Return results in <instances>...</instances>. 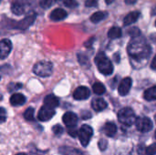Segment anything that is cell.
Returning a JSON list of instances; mask_svg holds the SVG:
<instances>
[{
	"instance_id": "6da1fadb",
	"label": "cell",
	"mask_w": 156,
	"mask_h": 155,
	"mask_svg": "<svg viewBox=\"0 0 156 155\" xmlns=\"http://www.w3.org/2000/svg\"><path fill=\"white\" fill-rule=\"evenodd\" d=\"M128 52L131 58L135 61L146 60L152 52V48L146 43L145 39L137 37H133L128 46Z\"/></svg>"
},
{
	"instance_id": "7a4b0ae2",
	"label": "cell",
	"mask_w": 156,
	"mask_h": 155,
	"mask_svg": "<svg viewBox=\"0 0 156 155\" xmlns=\"http://www.w3.org/2000/svg\"><path fill=\"white\" fill-rule=\"evenodd\" d=\"M95 64L99 71L103 75H111L113 72V66L108 57L103 53L101 52L95 57Z\"/></svg>"
},
{
	"instance_id": "3957f363",
	"label": "cell",
	"mask_w": 156,
	"mask_h": 155,
	"mask_svg": "<svg viewBox=\"0 0 156 155\" xmlns=\"http://www.w3.org/2000/svg\"><path fill=\"white\" fill-rule=\"evenodd\" d=\"M119 122L125 126H132L135 121V113L131 108H123L118 112Z\"/></svg>"
},
{
	"instance_id": "277c9868",
	"label": "cell",
	"mask_w": 156,
	"mask_h": 155,
	"mask_svg": "<svg viewBox=\"0 0 156 155\" xmlns=\"http://www.w3.org/2000/svg\"><path fill=\"white\" fill-rule=\"evenodd\" d=\"M52 63L49 61H39L35 64L33 68V72L38 77H48L52 73Z\"/></svg>"
},
{
	"instance_id": "5b68a950",
	"label": "cell",
	"mask_w": 156,
	"mask_h": 155,
	"mask_svg": "<svg viewBox=\"0 0 156 155\" xmlns=\"http://www.w3.org/2000/svg\"><path fill=\"white\" fill-rule=\"evenodd\" d=\"M93 135V130L90 126L87 125V124H84L80 127V131H79V139H80V142L81 143V145L83 147H86L88 146L91 137Z\"/></svg>"
},
{
	"instance_id": "8992f818",
	"label": "cell",
	"mask_w": 156,
	"mask_h": 155,
	"mask_svg": "<svg viewBox=\"0 0 156 155\" xmlns=\"http://www.w3.org/2000/svg\"><path fill=\"white\" fill-rule=\"evenodd\" d=\"M135 126L139 132H148L153 129V122L147 117H139L135 121Z\"/></svg>"
},
{
	"instance_id": "52a82bcc",
	"label": "cell",
	"mask_w": 156,
	"mask_h": 155,
	"mask_svg": "<svg viewBox=\"0 0 156 155\" xmlns=\"http://www.w3.org/2000/svg\"><path fill=\"white\" fill-rule=\"evenodd\" d=\"M55 113H56L55 109H52L50 107H48V106L44 105V106L41 107V109L38 111L37 119L40 122H48V121L51 120L54 117Z\"/></svg>"
},
{
	"instance_id": "ba28073f",
	"label": "cell",
	"mask_w": 156,
	"mask_h": 155,
	"mask_svg": "<svg viewBox=\"0 0 156 155\" xmlns=\"http://www.w3.org/2000/svg\"><path fill=\"white\" fill-rule=\"evenodd\" d=\"M36 19V14L31 12L30 14H28L26 17H24L21 21H19L16 25V27L20 29V30H26L35 21Z\"/></svg>"
},
{
	"instance_id": "9c48e42d",
	"label": "cell",
	"mask_w": 156,
	"mask_h": 155,
	"mask_svg": "<svg viewBox=\"0 0 156 155\" xmlns=\"http://www.w3.org/2000/svg\"><path fill=\"white\" fill-rule=\"evenodd\" d=\"M12 49V43L9 39H3L0 41V59L8 57Z\"/></svg>"
},
{
	"instance_id": "30bf717a",
	"label": "cell",
	"mask_w": 156,
	"mask_h": 155,
	"mask_svg": "<svg viewBox=\"0 0 156 155\" xmlns=\"http://www.w3.org/2000/svg\"><path fill=\"white\" fill-rule=\"evenodd\" d=\"M90 95V91L87 87L81 86L79 87L75 90L74 93H73V98L77 100H87Z\"/></svg>"
},
{
	"instance_id": "8fae6325",
	"label": "cell",
	"mask_w": 156,
	"mask_h": 155,
	"mask_svg": "<svg viewBox=\"0 0 156 155\" xmlns=\"http://www.w3.org/2000/svg\"><path fill=\"white\" fill-rule=\"evenodd\" d=\"M132 84H133V81H132V79L131 78H125L123 79L120 85H119V88H118V92L121 96H125L129 93L131 88H132Z\"/></svg>"
},
{
	"instance_id": "7c38bea8",
	"label": "cell",
	"mask_w": 156,
	"mask_h": 155,
	"mask_svg": "<svg viewBox=\"0 0 156 155\" xmlns=\"http://www.w3.org/2000/svg\"><path fill=\"white\" fill-rule=\"evenodd\" d=\"M62 121L64 122V124L69 128V127H74L77 125L78 122V116L71 111H68L66 112L63 117H62Z\"/></svg>"
},
{
	"instance_id": "4fadbf2b",
	"label": "cell",
	"mask_w": 156,
	"mask_h": 155,
	"mask_svg": "<svg viewBox=\"0 0 156 155\" xmlns=\"http://www.w3.org/2000/svg\"><path fill=\"white\" fill-rule=\"evenodd\" d=\"M26 97L21 93H15L10 97V104L12 106H21L26 103Z\"/></svg>"
},
{
	"instance_id": "5bb4252c",
	"label": "cell",
	"mask_w": 156,
	"mask_h": 155,
	"mask_svg": "<svg viewBox=\"0 0 156 155\" xmlns=\"http://www.w3.org/2000/svg\"><path fill=\"white\" fill-rule=\"evenodd\" d=\"M67 12L62 8H56L50 13V18L54 21H60L67 17Z\"/></svg>"
},
{
	"instance_id": "9a60e30c",
	"label": "cell",
	"mask_w": 156,
	"mask_h": 155,
	"mask_svg": "<svg viewBox=\"0 0 156 155\" xmlns=\"http://www.w3.org/2000/svg\"><path fill=\"white\" fill-rule=\"evenodd\" d=\"M91 106L94 111H101L107 108V102L101 98H95L91 102Z\"/></svg>"
},
{
	"instance_id": "2e32d148",
	"label": "cell",
	"mask_w": 156,
	"mask_h": 155,
	"mask_svg": "<svg viewBox=\"0 0 156 155\" xmlns=\"http://www.w3.org/2000/svg\"><path fill=\"white\" fill-rule=\"evenodd\" d=\"M139 16H140V12H138V11H133V12L129 13L123 19L124 26H129V25L135 23L138 20Z\"/></svg>"
},
{
	"instance_id": "e0dca14e",
	"label": "cell",
	"mask_w": 156,
	"mask_h": 155,
	"mask_svg": "<svg viewBox=\"0 0 156 155\" xmlns=\"http://www.w3.org/2000/svg\"><path fill=\"white\" fill-rule=\"evenodd\" d=\"M44 105L48 106V107H50L52 109H55L57 108L58 105H59V100L58 99L54 96V95H48L45 99H44Z\"/></svg>"
},
{
	"instance_id": "ac0fdd59",
	"label": "cell",
	"mask_w": 156,
	"mask_h": 155,
	"mask_svg": "<svg viewBox=\"0 0 156 155\" xmlns=\"http://www.w3.org/2000/svg\"><path fill=\"white\" fill-rule=\"evenodd\" d=\"M58 152L61 155H83L81 152H80L79 150L72 148V147H69V146H62L58 149Z\"/></svg>"
},
{
	"instance_id": "d6986e66",
	"label": "cell",
	"mask_w": 156,
	"mask_h": 155,
	"mask_svg": "<svg viewBox=\"0 0 156 155\" xmlns=\"http://www.w3.org/2000/svg\"><path fill=\"white\" fill-rule=\"evenodd\" d=\"M104 132L108 137H112L117 132V126L113 122H107L104 126Z\"/></svg>"
},
{
	"instance_id": "ffe728a7",
	"label": "cell",
	"mask_w": 156,
	"mask_h": 155,
	"mask_svg": "<svg viewBox=\"0 0 156 155\" xmlns=\"http://www.w3.org/2000/svg\"><path fill=\"white\" fill-rule=\"evenodd\" d=\"M144 97L148 101L156 100V86L147 89L144 93Z\"/></svg>"
},
{
	"instance_id": "44dd1931",
	"label": "cell",
	"mask_w": 156,
	"mask_h": 155,
	"mask_svg": "<svg viewBox=\"0 0 156 155\" xmlns=\"http://www.w3.org/2000/svg\"><path fill=\"white\" fill-rule=\"evenodd\" d=\"M11 11L16 15V16H21L24 14L25 12V8H24V5L21 4V3H18V2H15L11 5Z\"/></svg>"
},
{
	"instance_id": "7402d4cb",
	"label": "cell",
	"mask_w": 156,
	"mask_h": 155,
	"mask_svg": "<svg viewBox=\"0 0 156 155\" xmlns=\"http://www.w3.org/2000/svg\"><path fill=\"white\" fill-rule=\"evenodd\" d=\"M108 37L111 39H116L122 37V29L118 26L112 27L108 32Z\"/></svg>"
},
{
	"instance_id": "603a6c76",
	"label": "cell",
	"mask_w": 156,
	"mask_h": 155,
	"mask_svg": "<svg viewBox=\"0 0 156 155\" xmlns=\"http://www.w3.org/2000/svg\"><path fill=\"white\" fill-rule=\"evenodd\" d=\"M106 16V13L102 12V11H98L95 12L94 14H92V16H90V21L92 23H99L101 20H103Z\"/></svg>"
},
{
	"instance_id": "cb8c5ba5",
	"label": "cell",
	"mask_w": 156,
	"mask_h": 155,
	"mask_svg": "<svg viewBox=\"0 0 156 155\" xmlns=\"http://www.w3.org/2000/svg\"><path fill=\"white\" fill-rule=\"evenodd\" d=\"M92 89H93L94 93L97 94V95H102V94L105 92V90H106L104 85H103L102 83H101V82H96V83H94L93 86H92Z\"/></svg>"
},
{
	"instance_id": "d4e9b609",
	"label": "cell",
	"mask_w": 156,
	"mask_h": 155,
	"mask_svg": "<svg viewBox=\"0 0 156 155\" xmlns=\"http://www.w3.org/2000/svg\"><path fill=\"white\" fill-rule=\"evenodd\" d=\"M34 114H35V110H34L32 107H29V108H27V109L25 111V112H24V118H25L27 121H28V122L34 121V119H35Z\"/></svg>"
},
{
	"instance_id": "484cf974",
	"label": "cell",
	"mask_w": 156,
	"mask_h": 155,
	"mask_svg": "<svg viewBox=\"0 0 156 155\" xmlns=\"http://www.w3.org/2000/svg\"><path fill=\"white\" fill-rule=\"evenodd\" d=\"M55 2H56V0H40L39 1V5L42 8L48 9V8L51 7L54 5Z\"/></svg>"
},
{
	"instance_id": "4316f807",
	"label": "cell",
	"mask_w": 156,
	"mask_h": 155,
	"mask_svg": "<svg viewBox=\"0 0 156 155\" xmlns=\"http://www.w3.org/2000/svg\"><path fill=\"white\" fill-rule=\"evenodd\" d=\"M52 132H54V134H55V135L59 136V135H61V134L63 133L64 129H63V128H62V126H60L59 124H57V125L53 126V128H52Z\"/></svg>"
},
{
	"instance_id": "83f0119b",
	"label": "cell",
	"mask_w": 156,
	"mask_h": 155,
	"mask_svg": "<svg viewBox=\"0 0 156 155\" xmlns=\"http://www.w3.org/2000/svg\"><path fill=\"white\" fill-rule=\"evenodd\" d=\"M62 1V3L67 6V7H69V8H73L75 6H77V2L76 0H60Z\"/></svg>"
},
{
	"instance_id": "f1b7e54d",
	"label": "cell",
	"mask_w": 156,
	"mask_h": 155,
	"mask_svg": "<svg viewBox=\"0 0 156 155\" xmlns=\"http://www.w3.org/2000/svg\"><path fill=\"white\" fill-rule=\"evenodd\" d=\"M129 35L132 36L133 37H137L141 36V31L138 27H133L129 30Z\"/></svg>"
},
{
	"instance_id": "f546056e",
	"label": "cell",
	"mask_w": 156,
	"mask_h": 155,
	"mask_svg": "<svg viewBox=\"0 0 156 155\" xmlns=\"http://www.w3.org/2000/svg\"><path fill=\"white\" fill-rule=\"evenodd\" d=\"M147 155H155L156 154V143H154L146 148L145 151Z\"/></svg>"
},
{
	"instance_id": "4dcf8cb0",
	"label": "cell",
	"mask_w": 156,
	"mask_h": 155,
	"mask_svg": "<svg viewBox=\"0 0 156 155\" xmlns=\"http://www.w3.org/2000/svg\"><path fill=\"white\" fill-rule=\"evenodd\" d=\"M68 133H69L71 137L75 138V137H77V136H78L79 132L77 131L76 126H74V127H69V128H68Z\"/></svg>"
},
{
	"instance_id": "1f68e13d",
	"label": "cell",
	"mask_w": 156,
	"mask_h": 155,
	"mask_svg": "<svg viewBox=\"0 0 156 155\" xmlns=\"http://www.w3.org/2000/svg\"><path fill=\"white\" fill-rule=\"evenodd\" d=\"M5 121H6V111L4 108L0 107V124L4 123Z\"/></svg>"
},
{
	"instance_id": "d6a6232c",
	"label": "cell",
	"mask_w": 156,
	"mask_h": 155,
	"mask_svg": "<svg viewBox=\"0 0 156 155\" xmlns=\"http://www.w3.org/2000/svg\"><path fill=\"white\" fill-rule=\"evenodd\" d=\"M99 148L101 149V151H105L107 148V141L106 140H101L99 142Z\"/></svg>"
},
{
	"instance_id": "836d02e7",
	"label": "cell",
	"mask_w": 156,
	"mask_h": 155,
	"mask_svg": "<svg viewBox=\"0 0 156 155\" xmlns=\"http://www.w3.org/2000/svg\"><path fill=\"white\" fill-rule=\"evenodd\" d=\"M98 4V0H87L86 5L87 6H96Z\"/></svg>"
},
{
	"instance_id": "e575fe53",
	"label": "cell",
	"mask_w": 156,
	"mask_h": 155,
	"mask_svg": "<svg viewBox=\"0 0 156 155\" xmlns=\"http://www.w3.org/2000/svg\"><path fill=\"white\" fill-rule=\"evenodd\" d=\"M151 68L153 69H156V56L154 58V59L152 60V63H151Z\"/></svg>"
},
{
	"instance_id": "d590c367",
	"label": "cell",
	"mask_w": 156,
	"mask_h": 155,
	"mask_svg": "<svg viewBox=\"0 0 156 155\" xmlns=\"http://www.w3.org/2000/svg\"><path fill=\"white\" fill-rule=\"evenodd\" d=\"M124 1H125V3L128 4V5H133V4L136 3L137 0H124Z\"/></svg>"
},
{
	"instance_id": "8d00e7d4",
	"label": "cell",
	"mask_w": 156,
	"mask_h": 155,
	"mask_svg": "<svg viewBox=\"0 0 156 155\" xmlns=\"http://www.w3.org/2000/svg\"><path fill=\"white\" fill-rule=\"evenodd\" d=\"M105 2H106L107 4H112V3L113 2V0H105Z\"/></svg>"
},
{
	"instance_id": "74e56055",
	"label": "cell",
	"mask_w": 156,
	"mask_h": 155,
	"mask_svg": "<svg viewBox=\"0 0 156 155\" xmlns=\"http://www.w3.org/2000/svg\"><path fill=\"white\" fill-rule=\"evenodd\" d=\"M16 155H27V153H16Z\"/></svg>"
},
{
	"instance_id": "f35d334b",
	"label": "cell",
	"mask_w": 156,
	"mask_h": 155,
	"mask_svg": "<svg viewBox=\"0 0 156 155\" xmlns=\"http://www.w3.org/2000/svg\"><path fill=\"white\" fill-rule=\"evenodd\" d=\"M155 138H156V132H155Z\"/></svg>"
},
{
	"instance_id": "ab89813d",
	"label": "cell",
	"mask_w": 156,
	"mask_h": 155,
	"mask_svg": "<svg viewBox=\"0 0 156 155\" xmlns=\"http://www.w3.org/2000/svg\"><path fill=\"white\" fill-rule=\"evenodd\" d=\"M155 26H156V21H155Z\"/></svg>"
},
{
	"instance_id": "60d3db41",
	"label": "cell",
	"mask_w": 156,
	"mask_h": 155,
	"mask_svg": "<svg viewBox=\"0 0 156 155\" xmlns=\"http://www.w3.org/2000/svg\"><path fill=\"white\" fill-rule=\"evenodd\" d=\"M0 2H1V0H0Z\"/></svg>"
},
{
	"instance_id": "b9f144b4",
	"label": "cell",
	"mask_w": 156,
	"mask_h": 155,
	"mask_svg": "<svg viewBox=\"0 0 156 155\" xmlns=\"http://www.w3.org/2000/svg\"><path fill=\"white\" fill-rule=\"evenodd\" d=\"M0 79H1V78H0Z\"/></svg>"
}]
</instances>
